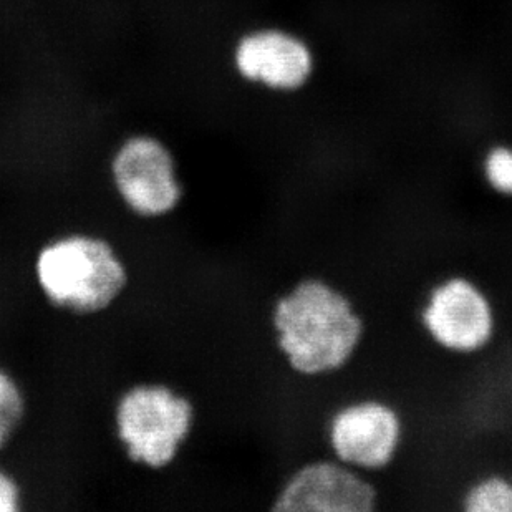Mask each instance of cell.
Wrapping results in <instances>:
<instances>
[{"label":"cell","mask_w":512,"mask_h":512,"mask_svg":"<svg viewBox=\"0 0 512 512\" xmlns=\"http://www.w3.org/2000/svg\"><path fill=\"white\" fill-rule=\"evenodd\" d=\"M35 277L50 304L80 315L110 309L128 285V269L115 247L83 232L47 242L35 259Z\"/></svg>","instance_id":"obj_2"},{"label":"cell","mask_w":512,"mask_h":512,"mask_svg":"<svg viewBox=\"0 0 512 512\" xmlns=\"http://www.w3.org/2000/svg\"><path fill=\"white\" fill-rule=\"evenodd\" d=\"M22 509V489L17 479L0 468V512H17Z\"/></svg>","instance_id":"obj_12"},{"label":"cell","mask_w":512,"mask_h":512,"mask_svg":"<svg viewBox=\"0 0 512 512\" xmlns=\"http://www.w3.org/2000/svg\"><path fill=\"white\" fill-rule=\"evenodd\" d=\"M421 324L440 347L455 353L483 350L496 329L488 295L463 276L448 277L430 290Z\"/></svg>","instance_id":"obj_6"},{"label":"cell","mask_w":512,"mask_h":512,"mask_svg":"<svg viewBox=\"0 0 512 512\" xmlns=\"http://www.w3.org/2000/svg\"><path fill=\"white\" fill-rule=\"evenodd\" d=\"M380 494L370 479L339 459H314L285 479L272 501L277 512H372Z\"/></svg>","instance_id":"obj_5"},{"label":"cell","mask_w":512,"mask_h":512,"mask_svg":"<svg viewBox=\"0 0 512 512\" xmlns=\"http://www.w3.org/2000/svg\"><path fill=\"white\" fill-rule=\"evenodd\" d=\"M463 509L468 512H512V481L503 476L481 479L464 493Z\"/></svg>","instance_id":"obj_9"},{"label":"cell","mask_w":512,"mask_h":512,"mask_svg":"<svg viewBox=\"0 0 512 512\" xmlns=\"http://www.w3.org/2000/svg\"><path fill=\"white\" fill-rule=\"evenodd\" d=\"M486 178L498 193L512 196V150L496 148L486 160Z\"/></svg>","instance_id":"obj_11"},{"label":"cell","mask_w":512,"mask_h":512,"mask_svg":"<svg viewBox=\"0 0 512 512\" xmlns=\"http://www.w3.org/2000/svg\"><path fill=\"white\" fill-rule=\"evenodd\" d=\"M112 179L121 201L138 218H165L183 199L173 155L153 136H133L118 148Z\"/></svg>","instance_id":"obj_4"},{"label":"cell","mask_w":512,"mask_h":512,"mask_svg":"<svg viewBox=\"0 0 512 512\" xmlns=\"http://www.w3.org/2000/svg\"><path fill=\"white\" fill-rule=\"evenodd\" d=\"M236 67L242 77L271 88H297L309 77V50L292 35L266 30L247 35L236 50Z\"/></svg>","instance_id":"obj_8"},{"label":"cell","mask_w":512,"mask_h":512,"mask_svg":"<svg viewBox=\"0 0 512 512\" xmlns=\"http://www.w3.org/2000/svg\"><path fill=\"white\" fill-rule=\"evenodd\" d=\"M403 436V425L393 406L363 400L340 408L329 425L334 458L358 471H382L393 463Z\"/></svg>","instance_id":"obj_7"},{"label":"cell","mask_w":512,"mask_h":512,"mask_svg":"<svg viewBox=\"0 0 512 512\" xmlns=\"http://www.w3.org/2000/svg\"><path fill=\"white\" fill-rule=\"evenodd\" d=\"M193 401L165 383H138L115 406L116 436L126 456L160 471L176 461L193 431Z\"/></svg>","instance_id":"obj_3"},{"label":"cell","mask_w":512,"mask_h":512,"mask_svg":"<svg viewBox=\"0 0 512 512\" xmlns=\"http://www.w3.org/2000/svg\"><path fill=\"white\" fill-rule=\"evenodd\" d=\"M27 401L19 383L0 367V450L12 440L24 421Z\"/></svg>","instance_id":"obj_10"},{"label":"cell","mask_w":512,"mask_h":512,"mask_svg":"<svg viewBox=\"0 0 512 512\" xmlns=\"http://www.w3.org/2000/svg\"><path fill=\"white\" fill-rule=\"evenodd\" d=\"M271 319L279 352L302 377L339 372L365 335L355 302L317 277L302 279L279 297Z\"/></svg>","instance_id":"obj_1"}]
</instances>
